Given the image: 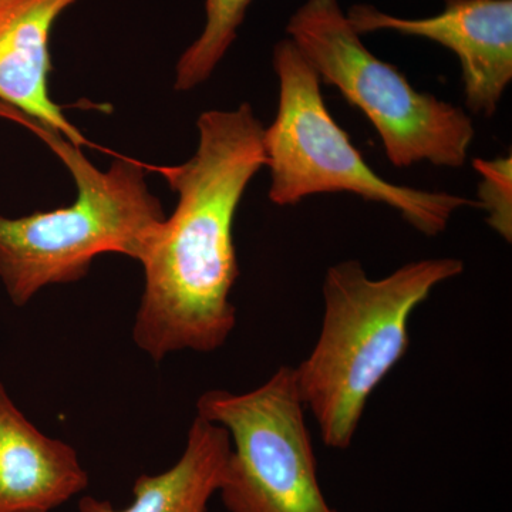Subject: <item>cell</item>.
I'll use <instances>...</instances> for the list:
<instances>
[{"instance_id": "obj_1", "label": "cell", "mask_w": 512, "mask_h": 512, "mask_svg": "<svg viewBox=\"0 0 512 512\" xmlns=\"http://www.w3.org/2000/svg\"><path fill=\"white\" fill-rule=\"evenodd\" d=\"M197 128V151L187 163L153 167L178 194L141 262L146 286L133 339L156 363L181 350L215 352L235 329L234 222L249 183L266 167L265 127L251 104L205 111Z\"/></svg>"}, {"instance_id": "obj_2", "label": "cell", "mask_w": 512, "mask_h": 512, "mask_svg": "<svg viewBox=\"0 0 512 512\" xmlns=\"http://www.w3.org/2000/svg\"><path fill=\"white\" fill-rule=\"evenodd\" d=\"M463 272L457 258L409 262L380 279L369 278L355 259L330 266L319 338L293 367L325 446H352L367 402L409 350L413 312L436 286Z\"/></svg>"}, {"instance_id": "obj_3", "label": "cell", "mask_w": 512, "mask_h": 512, "mask_svg": "<svg viewBox=\"0 0 512 512\" xmlns=\"http://www.w3.org/2000/svg\"><path fill=\"white\" fill-rule=\"evenodd\" d=\"M0 116L36 134L77 187L76 201L67 207L20 218L0 215V279L13 305H28L46 286L82 281L101 254L130 256L141 264L167 218L148 190L147 165L117 157L101 171L62 134L3 103Z\"/></svg>"}, {"instance_id": "obj_4", "label": "cell", "mask_w": 512, "mask_h": 512, "mask_svg": "<svg viewBox=\"0 0 512 512\" xmlns=\"http://www.w3.org/2000/svg\"><path fill=\"white\" fill-rule=\"evenodd\" d=\"M274 70L278 111L264 130V150L272 181L268 195L275 205L286 207L311 195L349 192L393 208L426 237L446 231L461 208H478L477 201L460 195L419 190L380 177L333 119L318 73L291 39L276 43Z\"/></svg>"}, {"instance_id": "obj_5", "label": "cell", "mask_w": 512, "mask_h": 512, "mask_svg": "<svg viewBox=\"0 0 512 512\" xmlns=\"http://www.w3.org/2000/svg\"><path fill=\"white\" fill-rule=\"evenodd\" d=\"M288 39L320 82L336 87L373 124L390 163L460 168L476 137L466 111L414 89L394 64L373 55L339 0H306L286 25Z\"/></svg>"}, {"instance_id": "obj_6", "label": "cell", "mask_w": 512, "mask_h": 512, "mask_svg": "<svg viewBox=\"0 0 512 512\" xmlns=\"http://www.w3.org/2000/svg\"><path fill=\"white\" fill-rule=\"evenodd\" d=\"M197 416L228 431L218 490L228 512H339L320 487L293 367H279L249 392L208 390L198 397Z\"/></svg>"}, {"instance_id": "obj_7", "label": "cell", "mask_w": 512, "mask_h": 512, "mask_svg": "<svg viewBox=\"0 0 512 512\" xmlns=\"http://www.w3.org/2000/svg\"><path fill=\"white\" fill-rule=\"evenodd\" d=\"M346 16L360 36L396 32L451 50L460 60L468 110L494 116L512 80V0H444L439 15L421 19L372 5L352 6Z\"/></svg>"}, {"instance_id": "obj_8", "label": "cell", "mask_w": 512, "mask_h": 512, "mask_svg": "<svg viewBox=\"0 0 512 512\" xmlns=\"http://www.w3.org/2000/svg\"><path fill=\"white\" fill-rule=\"evenodd\" d=\"M79 0H0V103L90 146L50 96V39L57 20Z\"/></svg>"}, {"instance_id": "obj_9", "label": "cell", "mask_w": 512, "mask_h": 512, "mask_svg": "<svg viewBox=\"0 0 512 512\" xmlns=\"http://www.w3.org/2000/svg\"><path fill=\"white\" fill-rule=\"evenodd\" d=\"M87 485L76 450L37 429L0 382V512H50Z\"/></svg>"}, {"instance_id": "obj_10", "label": "cell", "mask_w": 512, "mask_h": 512, "mask_svg": "<svg viewBox=\"0 0 512 512\" xmlns=\"http://www.w3.org/2000/svg\"><path fill=\"white\" fill-rule=\"evenodd\" d=\"M231 451L228 431L195 417L180 460L157 476H140L133 487V503L114 508L110 501L83 497L80 512H207L212 495L220 490Z\"/></svg>"}, {"instance_id": "obj_11", "label": "cell", "mask_w": 512, "mask_h": 512, "mask_svg": "<svg viewBox=\"0 0 512 512\" xmlns=\"http://www.w3.org/2000/svg\"><path fill=\"white\" fill-rule=\"evenodd\" d=\"M205 25L198 39L181 55L175 67L174 89L190 92L207 82L229 47L237 40L239 26L252 0H204Z\"/></svg>"}, {"instance_id": "obj_12", "label": "cell", "mask_w": 512, "mask_h": 512, "mask_svg": "<svg viewBox=\"0 0 512 512\" xmlns=\"http://www.w3.org/2000/svg\"><path fill=\"white\" fill-rule=\"evenodd\" d=\"M481 175L478 208L487 212V224L508 244L512 241V158L473 161Z\"/></svg>"}]
</instances>
